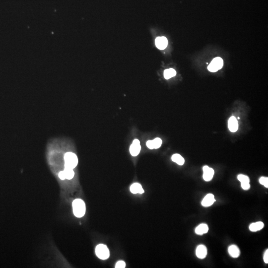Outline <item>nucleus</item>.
Segmentation results:
<instances>
[{
	"mask_svg": "<svg viewBox=\"0 0 268 268\" xmlns=\"http://www.w3.org/2000/svg\"><path fill=\"white\" fill-rule=\"evenodd\" d=\"M223 65V62L222 59L220 57H217L213 59L207 67V69L210 72H217V71L222 68Z\"/></svg>",
	"mask_w": 268,
	"mask_h": 268,
	"instance_id": "3",
	"label": "nucleus"
},
{
	"mask_svg": "<svg viewBox=\"0 0 268 268\" xmlns=\"http://www.w3.org/2000/svg\"><path fill=\"white\" fill-rule=\"evenodd\" d=\"M203 179L206 181H210L212 179L214 176L215 171L212 168H209V166H204L203 168Z\"/></svg>",
	"mask_w": 268,
	"mask_h": 268,
	"instance_id": "5",
	"label": "nucleus"
},
{
	"mask_svg": "<svg viewBox=\"0 0 268 268\" xmlns=\"http://www.w3.org/2000/svg\"><path fill=\"white\" fill-rule=\"evenodd\" d=\"M228 128L231 132H236L238 129L237 120L234 116L231 117L228 120Z\"/></svg>",
	"mask_w": 268,
	"mask_h": 268,
	"instance_id": "10",
	"label": "nucleus"
},
{
	"mask_svg": "<svg viewBox=\"0 0 268 268\" xmlns=\"http://www.w3.org/2000/svg\"><path fill=\"white\" fill-rule=\"evenodd\" d=\"M228 253H229V255H231L232 257L234 258L238 257L240 254L239 249L235 245H232L229 247Z\"/></svg>",
	"mask_w": 268,
	"mask_h": 268,
	"instance_id": "12",
	"label": "nucleus"
},
{
	"mask_svg": "<svg viewBox=\"0 0 268 268\" xmlns=\"http://www.w3.org/2000/svg\"><path fill=\"white\" fill-rule=\"evenodd\" d=\"M126 267V263L123 261H119L115 265L116 268H124Z\"/></svg>",
	"mask_w": 268,
	"mask_h": 268,
	"instance_id": "20",
	"label": "nucleus"
},
{
	"mask_svg": "<svg viewBox=\"0 0 268 268\" xmlns=\"http://www.w3.org/2000/svg\"><path fill=\"white\" fill-rule=\"evenodd\" d=\"M264 261L266 264L268 263V250H266L264 255Z\"/></svg>",
	"mask_w": 268,
	"mask_h": 268,
	"instance_id": "22",
	"label": "nucleus"
},
{
	"mask_svg": "<svg viewBox=\"0 0 268 268\" xmlns=\"http://www.w3.org/2000/svg\"><path fill=\"white\" fill-rule=\"evenodd\" d=\"M130 191L133 194H143L144 190L140 184L135 183L133 184L130 187Z\"/></svg>",
	"mask_w": 268,
	"mask_h": 268,
	"instance_id": "11",
	"label": "nucleus"
},
{
	"mask_svg": "<svg viewBox=\"0 0 268 268\" xmlns=\"http://www.w3.org/2000/svg\"><path fill=\"white\" fill-rule=\"evenodd\" d=\"M215 201L216 200L214 195H212V194H208L203 199V201L202 202V205L205 207H207L212 206Z\"/></svg>",
	"mask_w": 268,
	"mask_h": 268,
	"instance_id": "8",
	"label": "nucleus"
},
{
	"mask_svg": "<svg viewBox=\"0 0 268 268\" xmlns=\"http://www.w3.org/2000/svg\"><path fill=\"white\" fill-rule=\"evenodd\" d=\"M209 231L208 226L205 223H202L197 227L195 229V232L198 235H203L207 233Z\"/></svg>",
	"mask_w": 268,
	"mask_h": 268,
	"instance_id": "13",
	"label": "nucleus"
},
{
	"mask_svg": "<svg viewBox=\"0 0 268 268\" xmlns=\"http://www.w3.org/2000/svg\"><path fill=\"white\" fill-rule=\"evenodd\" d=\"M237 179L241 183H245V182H250L249 178L246 175L243 174H239L238 175Z\"/></svg>",
	"mask_w": 268,
	"mask_h": 268,
	"instance_id": "18",
	"label": "nucleus"
},
{
	"mask_svg": "<svg viewBox=\"0 0 268 268\" xmlns=\"http://www.w3.org/2000/svg\"><path fill=\"white\" fill-rule=\"evenodd\" d=\"M73 212L77 217H83L85 213V203L80 199H76L73 202Z\"/></svg>",
	"mask_w": 268,
	"mask_h": 268,
	"instance_id": "1",
	"label": "nucleus"
},
{
	"mask_svg": "<svg viewBox=\"0 0 268 268\" xmlns=\"http://www.w3.org/2000/svg\"><path fill=\"white\" fill-rule=\"evenodd\" d=\"M241 183V187L243 189L245 190H247L250 189V185L249 183L245 182V183Z\"/></svg>",
	"mask_w": 268,
	"mask_h": 268,
	"instance_id": "21",
	"label": "nucleus"
},
{
	"mask_svg": "<svg viewBox=\"0 0 268 268\" xmlns=\"http://www.w3.org/2000/svg\"><path fill=\"white\" fill-rule=\"evenodd\" d=\"M264 226V225L263 222H258L251 223L249 226V229L251 231H260L263 228Z\"/></svg>",
	"mask_w": 268,
	"mask_h": 268,
	"instance_id": "14",
	"label": "nucleus"
},
{
	"mask_svg": "<svg viewBox=\"0 0 268 268\" xmlns=\"http://www.w3.org/2000/svg\"><path fill=\"white\" fill-rule=\"evenodd\" d=\"M259 182L261 184L263 185L266 188H268V178L266 177H262L260 178Z\"/></svg>",
	"mask_w": 268,
	"mask_h": 268,
	"instance_id": "19",
	"label": "nucleus"
},
{
	"mask_svg": "<svg viewBox=\"0 0 268 268\" xmlns=\"http://www.w3.org/2000/svg\"><path fill=\"white\" fill-rule=\"evenodd\" d=\"M163 141L161 139L157 138L152 141H148L147 142V146L149 149H157L161 147Z\"/></svg>",
	"mask_w": 268,
	"mask_h": 268,
	"instance_id": "6",
	"label": "nucleus"
},
{
	"mask_svg": "<svg viewBox=\"0 0 268 268\" xmlns=\"http://www.w3.org/2000/svg\"><path fill=\"white\" fill-rule=\"evenodd\" d=\"M65 175L66 179L71 180L74 177L75 171L74 169L70 168H66L63 170Z\"/></svg>",
	"mask_w": 268,
	"mask_h": 268,
	"instance_id": "16",
	"label": "nucleus"
},
{
	"mask_svg": "<svg viewBox=\"0 0 268 268\" xmlns=\"http://www.w3.org/2000/svg\"><path fill=\"white\" fill-rule=\"evenodd\" d=\"M176 74V71L173 69L165 70L164 72V76L166 79H169L175 76Z\"/></svg>",
	"mask_w": 268,
	"mask_h": 268,
	"instance_id": "17",
	"label": "nucleus"
},
{
	"mask_svg": "<svg viewBox=\"0 0 268 268\" xmlns=\"http://www.w3.org/2000/svg\"><path fill=\"white\" fill-rule=\"evenodd\" d=\"M171 159H172V161L178 164L179 165H183L185 163L184 158L181 155H180L179 154H177V153L172 155Z\"/></svg>",
	"mask_w": 268,
	"mask_h": 268,
	"instance_id": "15",
	"label": "nucleus"
},
{
	"mask_svg": "<svg viewBox=\"0 0 268 268\" xmlns=\"http://www.w3.org/2000/svg\"><path fill=\"white\" fill-rule=\"evenodd\" d=\"M197 257L201 259L206 258L207 255V248L204 245H200L197 247L196 251Z\"/></svg>",
	"mask_w": 268,
	"mask_h": 268,
	"instance_id": "9",
	"label": "nucleus"
},
{
	"mask_svg": "<svg viewBox=\"0 0 268 268\" xmlns=\"http://www.w3.org/2000/svg\"><path fill=\"white\" fill-rule=\"evenodd\" d=\"M95 254L98 258L106 260L110 256V252L107 247L104 244H99L95 248Z\"/></svg>",
	"mask_w": 268,
	"mask_h": 268,
	"instance_id": "2",
	"label": "nucleus"
},
{
	"mask_svg": "<svg viewBox=\"0 0 268 268\" xmlns=\"http://www.w3.org/2000/svg\"><path fill=\"white\" fill-rule=\"evenodd\" d=\"M141 149V146L139 140L138 139H134L132 144L130 146V152L131 155L133 157L137 156L139 154Z\"/></svg>",
	"mask_w": 268,
	"mask_h": 268,
	"instance_id": "4",
	"label": "nucleus"
},
{
	"mask_svg": "<svg viewBox=\"0 0 268 268\" xmlns=\"http://www.w3.org/2000/svg\"><path fill=\"white\" fill-rule=\"evenodd\" d=\"M155 45L160 50H163L168 46V40L165 37H158L155 39Z\"/></svg>",
	"mask_w": 268,
	"mask_h": 268,
	"instance_id": "7",
	"label": "nucleus"
}]
</instances>
